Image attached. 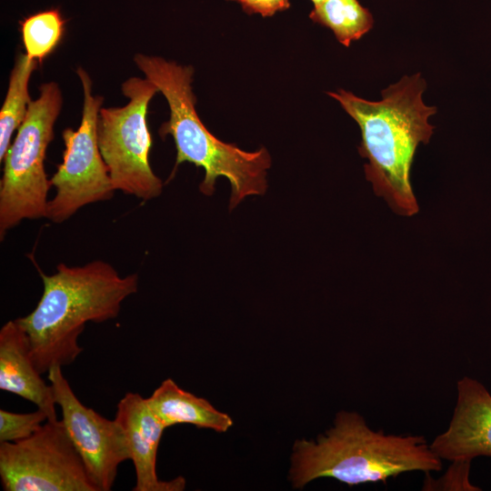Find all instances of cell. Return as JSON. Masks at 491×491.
<instances>
[{"instance_id":"obj_17","label":"cell","mask_w":491,"mask_h":491,"mask_svg":"<svg viewBox=\"0 0 491 491\" xmlns=\"http://www.w3.org/2000/svg\"><path fill=\"white\" fill-rule=\"evenodd\" d=\"M47 420V415L38 408L35 412L24 414L0 409V443L25 439Z\"/></svg>"},{"instance_id":"obj_19","label":"cell","mask_w":491,"mask_h":491,"mask_svg":"<svg viewBox=\"0 0 491 491\" xmlns=\"http://www.w3.org/2000/svg\"><path fill=\"white\" fill-rule=\"evenodd\" d=\"M238 2L249 14H259L262 16H272L276 12L284 11L290 6L289 0H232Z\"/></svg>"},{"instance_id":"obj_10","label":"cell","mask_w":491,"mask_h":491,"mask_svg":"<svg viewBox=\"0 0 491 491\" xmlns=\"http://www.w3.org/2000/svg\"><path fill=\"white\" fill-rule=\"evenodd\" d=\"M453 416L445 432L430 444L441 458L464 461L491 456V394L475 378L464 376L457 382Z\"/></svg>"},{"instance_id":"obj_6","label":"cell","mask_w":491,"mask_h":491,"mask_svg":"<svg viewBox=\"0 0 491 491\" xmlns=\"http://www.w3.org/2000/svg\"><path fill=\"white\" fill-rule=\"evenodd\" d=\"M121 90L126 105L99 111L98 145L114 189L147 201L163 189L149 163L152 138L146 121L149 102L159 91L147 78L137 76L125 80Z\"/></svg>"},{"instance_id":"obj_1","label":"cell","mask_w":491,"mask_h":491,"mask_svg":"<svg viewBox=\"0 0 491 491\" xmlns=\"http://www.w3.org/2000/svg\"><path fill=\"white\" fill-rule=\"evenodd\" d=\"M426 87L417 73L383 90L379 101H368L343 89L327 92L359 125L358 151L369 161L365 173L376 194L407 216L418 211L410 168L418 144H427L433 134L428 118L436 112V107L422 100Z\"/></svg>"},{"instance_id":"obj_2","label":"cell","mask_w":491,"mask_h":491,"mask_svg":"<svg viewBox=\"0 0 491 491\" xmlns=\"http://www.w3.org/2000/svg\"><path fill=\"white\" fill-rule=\"evenodd\" d=\"M42 296L27 316L15 319L26 333L33 362L40 374L75 362L83 348L78 338L87 322L115 319L122 303L136 293L137 274L121 276L108 263L81 266L59 264L56 272H39Z\"/></svg>"},{"instance_id":"obj_16","label":"cell","mask_w":491,"mask_h":491,"mask_svg":"<svg viewBox=\"0 0 491 491\" xmlns=\"http://www.w3.org/2000/svg\"><path fill=\"white\" fill-rule=\"evenodd\" d=\"M65 25V20L55 8L37 12L20 21L26 55L42 64L61 42Z\"/></svg>"},{"instance_id":"obj_8","label":"cell","mask_w":491,"mask_h":491,"mask_svg":"<svg viewBox=\"0 0 491 491\" xmlns=\"http://www.w3.org/2000/svg\"><path fill=\"white\" fill-rule=\"evenodd\" d=\"M0 479L5 491H96L62 420L0 443Z\"/></svg>"},{"instance_id":"obj_7","label":"cell","mask_w":491,"mask_h":491,"mask_svg":"<svg viewBox=\"0 0 491 491\" xmlns=\"http://www.w3.org/2000/svg\"><path fill=\"white\" fill-rule=\"evenodd\" d=\"M84 94L82 117L76 130L65 128L63 162L50 179L55 195L48 200L46 218L55 224L69 219L81 207L113 197L114 186L97 140V121L104 98L93 95L92 79L76 69Z\"/></svg>"},{"instance_id":"obj_9","label":"cell","mask_w":491,"mask_h":491,"mask_svg":"<svg viewBox=\"0 0 491 491\" xmlns=\"http://www.w3.org/2000/svg\"><path fill=\"white\" fill-rule=\"evenodd\" d=\"M62 422L78 452L87 476L96 491L112 489L121 463L130 460V451L123 429L87 407L77 398L61 366L47 372Z\"/></svg>"},{"instance_id":"obj_14","label":"cell","mask_w":491,"mask_h":491,"mask_svg":"<svg viewBox=\"0 0 491 491\" xmlns=\"http://www.w3.org/2000/svg\"><path fill=\"white\" fill-rule=\"evenodd\" d=\"M39 63L19 53L10 73L8 87L0 111V161L11 144L14 132L23 123L32 102L28 92L31 75Z\"/></svg>"},{"instance_id":"obj_3","label":"cell","mask_w":491,"mask_h":491,"mask_svg":"<svg viewBox=\"0 0 491 491\" xmlns=\"http://www.w3.org/2000/svg\"><path fill=\"white\" fill-rule=\"evenodd\" d=\"M441 460L422 436L374 431L358 413L340 411L324 435L295 442L289 480L294 488L322 477L348 486L386 483L406 472L439 471Z\"/></svg>"},{"instance_id":"obj_11","label":"cell","mask_w":491,"mask_h":491,"mask_svg":"<svg viewBox=\"0 0 491 491\" xmlns=\"http://www.w3.org/2000/svg\"><path fill=\"white\" fill-rule=\"evenodd\" d=\"M115 419L125 436L130 460L135 471L134 491H182L183 476L160 480L156 457L160 439L166 427L151 409L147 399L138 393H126L118 402Z\"/></svg>"},{"instance_id":"obj_15","label":"cell","mask_w":491,"mask_h":491,"mask_svg":"<svg viewBox=\"0 0 491 491\" xmlns=\"http://www.w3.org/2000/svg\"><path fill=\"white\" fill-rule=\"evenodd\" d=\"M309 17L332 30L345 46L360 39L374 25L372 14L358 0H324L314 5Z\"/></svg>"},{"instance_id":"obj_18","label":"cell","mask_w":491,"mask_h":491,"mask_svg":"<svg viewBox=\"0 0 491 491\" xmlns=\"http://www.w3.org/2000/svg\"><path fill=\"white\" fill-rule=\"evenodd\" d=\"M453 463L455 464L454 466L449 467L445 476L438 480V486L443 489L479 490L478 487L471 485L468 481L471 461H453Z\"/></svg>"},{"instance_id":"obj_4","label":"cell","mask_w":491,"mask_h":491,"mask_svg":"<svg viewBox=\"0 0 491 491\" xmlns=\"http://www.w3.org/2000/svg\"><path fill=\"white\" fill-rule=\"evenodd\" d=\"M134 61L167 101L170 117L161 125L159 134L162 137L170 135L175 141L176 160L172 174L183 162L204 168L200 191L206 195L213 194L219 176L227 178L231 185L230 209L248 195H264L267 188L266 171L271 165L267 150L262 147L246 152L208 131L195 111L193 67L144 54L135 55Z\"/></svg>"},{"instance_id":"obj_5","label":"cell","mask_w":491,"mask_h":491,"mask_svg":"<svg viewBox=\"0 0 491 491\" xmlns=\"http://www.w3.org/2000/svg\"><path fill=\"white\" fill-rule=\"evenodd\" d=\"M39 91L3 159L1 239L24 219L46 217L47 195L52 185L44 162L54 138V125L62 109L63 95L55 82L44 83Z\"/></svg>"},{"instance_id":"obj_12","label":"cell","mask_w":491,"mask_h":491,"mask_svg":"<svg viewBox=\"0 0 491 491\" xmlns=\"http://www.w3.org/2000/svg\"><path fill=\"white\" fill-rule=\"evenodd\" d=\"M41 375L33 362L26 333L16 320L7 321L0 329V389L35 404L48 420H58L52 386Z\"/></svg>"},{"instance_id":"obj_20","label":"cell","mask_w":491,"mask_h":491,"mask_svg":"<svg viewBox=\"0 0 491 491\" xmlns=\"http://www.w3.org/2000/svg\"><path fill=\"white\" fill-rule=\"evenodd\" d=\"M313 2L314 5H316L324 0H311Z\"/></svg>"},{"instance_id":"obj_13","label":"cell","mask_w":491,"mask_h":491,"mask_svg":"<svg viewBox=\"0 0 491 491\" xmlns=\"http://www.w3.org/2000/svg\"><path fill=\"white\" fill-rule=\"evenodd\" d=\"M146 399L166 428L188 424L225 433L233 426L228 414L215 408L208 400L184 390L171 378L165 379Z\"/></svg>"}]
</instances>
